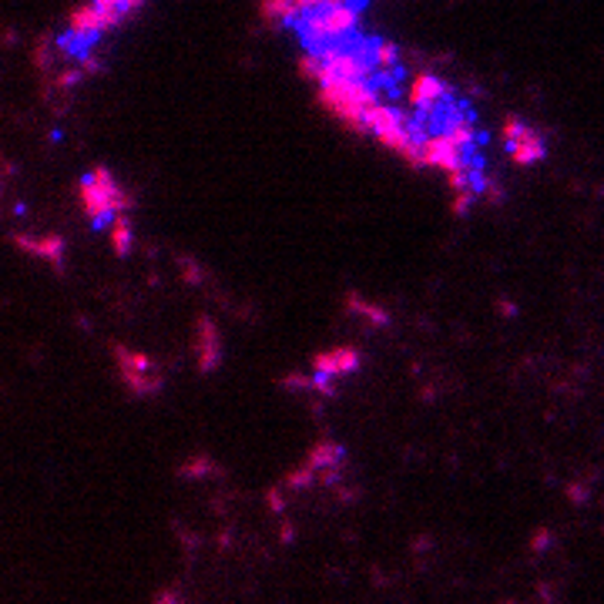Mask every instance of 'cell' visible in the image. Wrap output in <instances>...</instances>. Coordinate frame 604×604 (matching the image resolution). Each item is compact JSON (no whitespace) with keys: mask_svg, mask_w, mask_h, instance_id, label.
I'll use <instances>...</instances> for the list:
<instances>
[{"mask_svg":"<svg viewBox=\"0 0 604 604\" xmlns=\"http://www.w3.org/2000/svg\"><path fill=\"white\" fill-rule=\"evenodd\" d=\"M81 202L87 208V218L101 212H125V195L105 168H94L81 178Z\"/></svg>","mask_w":604,"mask_h":604,"instance_id":"1","label":"cell"},{"mask_svg":"<svg viewBox=\"0 0 604 604\" xmlns=\"http://www.w3.org/2000/svg\"><path fill=\"white\" fill-rule=\"evenodd\" d=\"M504 148H507V154H510L517 165H534V161L544 158L547 145H544V134L534 131L527 121L507 118V125H504Z\"/></svg>","mask_w":604,"mask_h":604,"instance_id":"2","label":"cell"},{"mask_svg":"<svg viewBox=\"0 0 604 604\" xmlns=\"http://www.w3.org/2000/svg\"><path fill=\"white\" fill-rule=\"evenodd\" d=\"M121 359H125V380H128L134 389H158V383H161V376H158V369H154V363L151 359H145V356H131V353H121Z\"/></svg>","mask_w":604,"mask_h":604,"instance_id":"3","label":"cell"},{"mask_svg":"<svg viewBox=\"0 0 604 604\" xmlns=\"http://www.w3.org/2000/svg\"><path fill=\"white\" fill-rule=\"evenodd\" d=\"M356 366H359V356H356L353 349H329V353H319V356H316V369L332 373L336 380L346 376V373H353Z\"/></svg>","mask_w":604,"mask_h":604,"instance_id":"4","label":"cell"},{"mask_svg":"<svg viewBox=\"0 0 604 604\" xmlns=\"http://www.w3.org/2000/svg\"><path fill=\"white\" fill-rule=\"evenodd\" d=\"M111 232H114V249H118V252L125 256V252L131 249V222L121 215V218H118V225H114Z\"/></svg>","mask_w":604,"mask_h":604,"instance_id":"5","label":"cell"},{"mask_svg":"<svg viewBox=\"0 0 604 604\" xmlns=\"http://www.w3.org/2000/svg\"><path fill=\"white\" fill-rule=\"evenodd\" d=\"M158 604H172V594H161V598H158ZM178 604V601H175Z\"/></svg>","mask_w":604,"mask_h":604,"instance_id":"6","label":"cell"}]
</instances>
